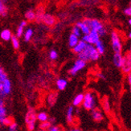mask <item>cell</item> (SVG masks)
Here are the masks:
<instances>
[{"mask_svg": "<svg viewBox=\"0 0 131 131\" xmlns=\"http://www.w3.org/2000/svg\"><path fill=\"white\" fill-rule=\"evenodd\" d=\"M77 56L78 59H81L86 63L89 61H96L100 58V54L95 48L94 45L92 44H87L86 48H84L83 52Z\"/></svg>", "mask_w": 131, "mask_h": 131, "instance_id": "1", "label": "cell"}, {"mask_svg": "<svg viewBox=\"0 0 131 131\" xmlns=\"http://www.w3.org/2000/svg\"><path fill=\"white\" fill-rule=\"evenodd\" d=\"M85 24H86L91 31H96L100 37L104 36L106 35L107 33V30L105 27V26L103 25V24L98 19H84V20H82Z\"/></svg>", "mask_w": 131, "mask_h": 131, "instance_id": "2", "label": "cell"}, {"mask_svg": "<svg viewBox=\"0 0 131 131\" xmlns=\"http://www.w3.org/2000/svg\"><path fill=\"white\" fill-rule=\"evenodd\" d=\"M37 113L34 108H29L25 115V123L28 131H34L36 127Z\"/></svg>", "mask_w": 131, "mask_h": 131, "instance_id": "3", "label": "cell"}, {"mask_svg": "<svg viewBox=\"0 0 131 131\" xmlns=\"http://www.w3.org/2000/svg\"><path fill=\"white\" fill-rule=\"evenodd\" d=\"M82 106L86 110H93L96 107V100L93 93L87 92L84 94V101Z\"/></svg>", "mask_w": 131, "mask_h": 131, "instance_id": "4", "label": "cell"}, {"mask_svg": "<svg viewBox=\"0 0 131 131\" xmlns=\"http://www.w3.org/2000/svg\"><path fill=\"white\" fill-rule=\"evenodd\" d=\"M111 43H112V48L114 53H121L122 49V44L120 36H119L117 31H112Z\"/></svg>", "mask_w": 131, "mask_h": 131, "instance_id": "5", "label": "cell"}, {"mask_svg": "<svg viewBox=\"0 0 131 131\" xmlns=\"http://www.w3.org/2000/svg\"><path fill=\"white\" fill-rule=\"evenodd\" d=\"M86 64H87L86 62H84V60L77 58L75 60V62H74L72 66L70 68V69L68 70V74L72 77L76 76L80 71L84 69V68H85V66H86Z\"/></svg>", "mask_w": 131, "mask_h": 131, "instance_id": "6", "label": "cell"}, {"mask_svg": "<svg viewBox=\"0 0 131 131\" xmlns=\"http://www.w3.org/2000/svg\"><path fill=\"white\" fill-rule=\"evenodd\" d=\"M100 38L101 37L97 32L94 31H91L88 35H84L81 36V40L85 42L87 44L95 45V43L101 39Z\"/></svg>", "mask_w": 131, "mask_h": 131, "instance_id": "7", "label": "cell"}, {"mask_svg": "<svg viewBox=\"0 0 131 131\" xmlns=\"http://www.w3.org/2000/svg\"><path fill=\"white\" fill-rule=\"evenodd\" d=\"M121 68L124 73L129 74L131 72V53H128L123 56V61Z\"/></svg>", "mask_w": 131, "mask_h": 131, "instance_id": "8", "label": "cell"}, {"mask_svg": "<svg viewBox=\"0 0 131 131\" xmlns=\"http://www.w3.org/2000/svg\"><path fill=\"white\" fill-rule=\"evenodd\" d=\"M42 23H43V24L48 27H52L56 24V19L52 15H51L49 13H45L43 17Z\"/></svg>", "mask_w": 131, "mask_h": 131, "instance_id": "9", "label": "cell"}, {"mask_svg": "<svg viewBox=\"0 0 131 131\" xmlns=\"http://www.w3.org/2000/svg\"><path fill=\"white\" fill-rule=\"evenodd\" d=\"M27 25V22L26 20H22L20 22V24H19L18 27L16 29V32H15V36L17 38H20L24 36V29L25 27Z\"/></svg>", "mask_w": 131, "mask_h": 131, "instance_id": "10", "label": "cell"}, {"mask_svg": "<svg viewBox=\"0 0 131 131\" xmlns=\"http://www.w3.org/2000/svg\"><path fill=\"white\" fill-rule=\"evenodd\" d=\"M91 116L95 122H101L104 119V114L98 109H94L91 110Z\"/></svg>", "mask_w": 131, "mask_h": 131, "instance_id": "11", "label": "cell"}, {"mask_svg": "<svg viewBox=\"0 0 131 131\" xmlns=\"http://www.w3.org/2000/svg\"><path fill=\"white\" fill-rule=\"evenodd\" d=\"M2 84H3V94L6 97V96L10 95L11 93V89H12L11 88V82L7 78Z\"/></svg>", "mask_w": 131, "mask_h": 131, "instance_id": "12", "label": "cell"}, {"mask_svg": "<svg viewBox=\"0 0 131 131\" xmlns=\"http://www.w3.org/2000/svg\"><path fill=\"white\" fill-rule=\"evenodd\" d=\"M86 46H87V43L85 42H84L83 40H81V39H80L78 43L72 48V51L75 54L78 55V54H80L81 52H83V51L84 50V48H86Z\"/></svg>", "mask_w": 131, "mask_h": 131, "instance_id": "13", "label": "cell"}, {"mask_svg": "<svg viewBox=\"0 0 131 131\" xmlns=\"http://www.w3.org/2000/svg\"><path fill=\"white\" fill-rule=\"evenodd\" d=\"M56 86L58 90L63 91L68 86V81L65 78H58L56 81Z\"/></svg>", "mask_w": 131, "mask_h": 131, "instance_id": "14", "label": "cell"}, {"mask_svg": "<svg viewBox=\"0 0 131 131\" xmlns=\"http://www.w3.org/2000/svg\"><path fill=\"white\" fill-rule=\"evenodd\" d=\"M122 61H123V56L121 53H114L113 57V64L115 65V67L117 68H120L122 67Z\"/></svg>", "mask_w": 131, "mask_h": 131, "instance_id": "15", "label": "cell"}, {"mask_svg": "<svg viewBox=\"0 0 131 131\" xmlns=\"http://www.w3.org/2000/svg\"><path fill=\"white\" fill-rule=\"evenodd\" d=\"M74 120V107L70 105L66 112V121L68 124H72Z\"/></svg>", "mask_w": 131, "mask_h": 131, "instance_id": "16", "label": "cell"}, {"mask_svg": "<svg viewBox=\"0 0 131 131\" xmlns=\"http://www.w3.org/2000/svg\"><path fill=\"white\" fill-rule=\"evenodd\" d=\"M75 25H77L80 28V30H81V31L83 36L84 35H88V34H89V32L91 31L90 28L86 24H85L83 21H79V22H77Z\"/></svg>", "mask_w": 131, "mask_h": 131, "instance_id": "17", "label": "cell"}, {"mask_svg": "<svg viewBox=\"0 0 131 131\" xmlns=\"http://www.w3.org/2000/svg\"><path fill=\"white\" fill-rule=\"evenodd\" d=\"M57 97H58V93L56 92H52L50 93L47 97V102L49 105V106H53L56 101H57Z\"/></svg>", "mask_w": 131, "mask_h": 131, "instance_id": "18", "label": "cell"}, {"mask_svg": "<svg viewBox=\"0 0 131 131\" xmlns=\"http://www.w3.org/2000/svg\"><path fill=\"white\" fill-rule=\"evenodd\" d=\"M84 101V94L83 93H78L76 95L72 101V106L73 107H79L81 106Z\"/></svg>", "mask_w": 131, "mask_h": 131, "instance_id": "19", "label": "cell"}, {"mask_svg": "<svg viewBox=\"0 0 131 131\" xmlns=\"http://www.w3.org/2000/svg\"><path fill=\"white\" fill-rule=\"evenodd\" d=\"M12 32L9 29H4L0 33V37L4 41H10L11 37H12Z\"/></svg>", "mask_w": 131, "mask_h": 131, "instance_id": "20", "label": "cell"}, {"mask_svg": "<svg viewBox=\"0 0 131 131\" xmlns=\"http://www.w3.org/2000/svg\"><path fill=\"white\" fill-rule=\"evenodd\" d=\"M79 41H80V38H78L77 36L71 33L69 37H68V46L72 49L78 43Z\"/></svg>", "mask_w": 131, "mask_h": 131, "instance_id": "21", "label": "cell"}, {"mask_svg": "<svg viewBox=\"0 0 131 131\" xmlns=\"http://www.w3.org/2000/svg\"><path fill=\"white\" fill-rule=\"evenodd\" d=\"M33 35L34 31L32 28H27V29H26V31H24V36H24V40L25 42H30L33 37Z\"/></svg>", "mask_w": 131, "mask_h": 131, "instance_id": "22", "label": "cell"}, {"mask_svg": "<svg viewBox=\"0 0 131 131\" xmlns=\"http://www.w3.org/2000/svg\"><path fill=\"white\" fill-rule=\"evenodd\" d=\"M45 14L44 10L43 7H39L36 10V20L37 23H42V19L43 15Z\"/></svg>", "mask_w": 131, "mask_h": 131, "instance_id": "23", "label": "cell"}, {"mask_svg": "<svg viewBox=\"0 0 131 131\" xmlns=\"http://www.w3.org/2000/svg\"><path fill=\"white\" fill-rule=\"evenodd\" d=\"M94 47L96 49V51L98 52V53L100 54V56L103 55L105 53V48L104 43L102 42L101 39H100L99 41H97V42L95 43Z\"/></svg>", "mask_w": 131, "mask_h": 131, "instance_id": "24", "label": "cell"}, {"mask_svg": "<svg viewBox=\"0 0 131 131\" xmlns=\"http://www.w3.org/2000/svg\"><path fill=\"white\" fill-rule=\"evenodd\" d=\"M25 19L27 22H32L36 20V11L33 10H28L25 13Z\"/></svg>", "mask_w": 131, "mask_h": 131, "instance_id": "25", "label": "cell"}, {"mask_svg": "<svg viewBox=\"0 0 131 131\" xmlns=\"http://www.w3.org/2000/svg\"><path fill=\"white\" fill-rule=\"evenodd\" d=\"M36 118H37V121H39V122H48V119H49V117L48 115V113L46 112H39L37 113L36 115Z\"/></svg>", "mask_w": 131, "mask_h": 131, "instance_id": "26", "label": "cell"}, {"mask_svg": "<svg viewBox=\"0 0 131 131\" xmlns=\"http://www.w3.org/2000/svg\"><path fill=\"white\" fill-rule=\"evenodd\" d=\"M7 117V108L5 105L0 106V124L3 125V122L4 119Z\"/></svg>", "mask_w": 131, "mask_h": 131, "instance_id": "27", "label": "cell"}, {"mask_svg": "<svg viewBox=\"0 0 131 131\" xmlns=\"http://www.w3.org/2000/svg\"><path fill=\"white\" fill-rule=\"evenodd\" d=\"M10 41H11V44H12V47L14 48V49L18 50L19 48L20 42H19V38H17L15 36H12V37L10 39Z\"/></svg>", "mask_w": 131, "mask_h": 131, "instance_id": "28", "label": "cell"}, {"mask_svg": "<svg viewBox=\"0 0 131 131\" xmlns=\"http://www.w3.org/2000/svg\"><path fill=\"white\" fill-rule=\"evenodd\" d=\"M102 106H103V109L106 113L110 112V104L109 99L107 97L104 98L103 101H102Z\"/></svg>", "mask_w": 131, "mask_h": 131, "instance_id": "29", "label": "cell"}, {"mask_svg": "<svg viewBox=\"0 0 131 131\" xmlns=\"http://www.w3.org/2000/svg\"><path fill=\"white\" fill-rule=\"evenodd\" d=\"M7 14V9L6 7L5 3L0 0V16L5 17Z\"/></svg>", "mask_w": 131, "mask_h": 131, "instance_id": "30", "label": "cell"}, {"mask_svg": "<svg viewBox=\"0 0 131 131\" xmlns=\"http://www.w3.org/2000/svg\"><path fill=\"white\" fill-rule=\"evenodd\" d=\"M72 34H73V35H75L76 36H77L78 38H81L83 35L81 31V30H80V28L77 26V25H74L72 28Z\"/></svg>", "mask_w": 131, "mask_h": 131, "instance_id": "31", "label": "cell"}, {"mask_svg": "<svg viewBox=\"0 0 131 131\" xmlns=\"http://www.w3.org/2000/svg\"><path fill=\"white\" fill-rule=\"evenodd\" d=\"M51 126H52V125H51V123L48 121L45 122H41L40 124H39V129L48 131Z\"/></svg>", "mask_w": 131, "mask_h": 131, "instance_id": "32", "label": "cell"}, {"mask_svg": "<svg viewBox=\"0 0 131 131\" xmlns=\"http://www.w3.org/2000/svg\"><path fill=\"white\" fill-rule=\"evenodd\" d=\"M48 56H49V59L51 60H56L58 58V52H56L55 49H52L49 52Z\"/></svg>", "mask_w": 131, "mask_h": 131, "instance_id": "33", "label": "cell"}, {"mask_svg": "<svg viewBox=\"0 0 131 131\" xmlns=\"http://www.w3.org/2000/svg\"><path fill=\"white\" fill-rule=\"evenodd\" d=\"M13 122H14V121H13L12 118L10 117H7L4 119V121L3 122V126H9L10 125L12 124Z\"/></svg>", "mask_w": 131, "mask_h": 131, "instance_id": "34", "label": "cell"}, {"mask_svg": "<svg viewBox=\"0 0 131 131\" xmlns=\"http://www.w3.org/2000/svg\"><path fill=\"white\" fill-rule=\"evenodd\" d=\"M18 129V124L16 122H13L12 124H10V126H8V130L9 131H17Z\"/></svg>", "mask_w": 131, "mask_h": 131, "instance_id": "35", "label": "cell"}, {"mask_svg": "<svg viewBox=\"0 0 131 131\" xmlns=\"http://www.w3.org/2000/svg\"><path fill=\"white\" fill-rule=\"evenodd\" d=\"M7 78H8L7 75V73H6L5 72L0 73V84H3Z\"/></svg>", "mask_w": 131, "mask_h": 131, "instance_id": "36", "label": "cell"}, {"mask_svg": "<svg viewBox=\"0 0 131 131\" xmlns=\"http://www.w3.org/2000/svg\"><path fill=\"white\" fill-rule=\"evenodd\" d=\"M48 131H64L63 129H62L60 126H52Z\"/></svg>", "mask_w": 131, "mask_h": 131, "instance_id": "37", "label": "cell"}, {"mask_svg": "<svg viewBox=\"0 0 131 131\" xmlns=\"http://www.w3.org/2000/svg\"><path fill=\"white\" fill-rule=\"evenodd\" d=\"M124 13L126 14V15L131 17V7H127V8L125 9V10H124Z\"/></svg>", "mask_w": 131, "mask_h": 131, "instance_id": "38", "label": "cell"}, {"mask_svg": "<svg viewBox=\"0 0 131 131\" xmlns=\"http://www.w3.org/2000/svg\"><path fill=\"white\" fill-rule=\"evenodd\" d=\"M48 122L51 123V125H52H52H54V123L56 122V119L54 118V117H49V119H48Z\"/></svg>", "mask_w": 131, "mask_h": 131, "instance_id": "39", "label": "cell"}, {"mask_svg": "<svg viewBox=\"0 0 131 131\" xmlns=\"http://www.w3.org/2000/svg\"><path fill=\"white\" fill-rule=\"evenodd\" d=\"M97 76H98V77H99V78H101V80H104V81L106 79V78H105V77L102 73H99Z\"/></svg>", "mask_w": 131, "mask_h": 131, "instance_id": "40", "label": "cell"}, {"mask_svg": "<svg viewBox=\"0 0 131 131\" xmlns=\"http://www.w3.org/2000/svg\"><path fill=\"white\" fill-rule=\"evenodd\" d=\"M128 82H129V85L131 86V72L128 74Z\"/></svg>", "mask_w": 131, "mask_h": 131, "instance_id": "41", "label": "cell"}, {"mask_svg": "<svg viewBox=\"0 0 131 131\" xmlns=\"http://www.w3.org/2000/svg\"><path fill=\"white\" fill-rule=\"evenodd\" d=\"M68 131H81L80 129H78V128H72V129H70Z\"/></svg>", "mask_w": 131, "mask_h": 131, "instance_id": "42", "label": "cell"}, {"mask_svg": "<svg viewBox=\"0 0 131 131\" xmlns=\"http://www.w3.org/2000/svg\"><path fill=\"white\" fill-rule=\"evenodd\" d=\"M2 105H5V102L3 99L0 98V106H2Z\"/></svg>", "mask_w": 131, "mask_h": 131, "instance_id": "43", "label": "cell"}, {"mask_svg": "<svg viewBox=\"0 0 131 131\" xmlns=\"http://www.w3.org/2000/svg\"><path fill=\"white\" fill-rule=\"evenodd\" d=\"M4 72V70H3V67L0 65V73H2V72Z\"/></svg>", "mask_w": 131, "mask_h": 131, "instance_id": "44", "label": "cell"}, {"mask_svg": "<svg viewBox=\"0 0 131 131\" xmlns=\"http://www.w3.org/2000/svg\"><path fill=\"white\" fill-rule=\"evenodd\" d=\"M1 1H3V3H7V2L8 1V0H1Z\"/></svg>", "mask_w": 131, "mask_h": 131, "instance_id": "45", "label": "cell"}, {"mask_svg": "<svg viewBox=\"0 0 131 131\" xmlns=\"http://www.w3.org/2000/svg\"><path fill=\"white\" fill-rule=\"evenodd\" d=\"M129 24L131 26V19H129Z\"/></svg>", "mask_w": 131, "mask_h": 131, "instance_id": "46", "label": "cell"}, {"mask_svg": "<svg viewBox=\"0 0 131 131\" xmlns=\"http://www.w3.org/2000/svg\"><path fill=\"white\" fill-rule=\"evenodd\" d=\"M129 39H131V31L129 32Z\"/></svg>", "mask_w": 131, "mask_h": 131, "instance_id": "47", "label": "cell"}, {"mask_svg": "<svg viewBox=\"0 0 131 131\" xmlns=\"http://www.w3.org/2000/svg\"><path fill=\"white\" fill-rule=\"evenodd\" d=\"M37 131H45V130H42V129H38Z\"/></svg>", "mask_w": 131, "mask_h": 131, "instance_id": "48", "label": "cell"}, {"mask_svg": "<svg viewBox=\"0 0 131 131\" xmlns=\"http://www.w3.org/2000/svg\"><path fill=\"white\" fill-rule=\"evenodd\" d=\"M129 6H130V7H131V2H130V3H129Z\"/></svg>", "mask_w": 131, "mask_h": 131, "instance_id": "49", "label": "cell"}, {"mask_svg": "<svg viewBox=\"0 0 131 131\" xmlns=\"http://www.w3.org/2000/svg\"><path fill=\"white\" fill-rule=\"evenodd\" d=\"M130 52H131V46H130Z\"/></svg>", "mask_w": 131, "mask_h": 131, "instance_id": "50", "label": "cell"}, {"mask_svg": "<svg viewBox=\"0 0 131 131\" xmlns=\"http://www.w3.org/2000/svg\"><path fill=\"white\" fill-rule=\"evenodd\" d=\"M130 92H131V86H130Z\"/></svg>", "mask_w": 131, "mask_h": 131, "instance_id": "51", "label": "cell"}, {"mask_svg": "<svg viewBox=\"0 0 131 131\" xmlns=\"http://www.w3.org/2000/svg\"><path fill=\"white\" fill-rule=\"evenodd\" d=\"M130 53H131V52H130Z\"/></svg>", "mask_w": 131, "mask_h": 131, "instance_id": "52", "label": "cell"}]
</instances>
